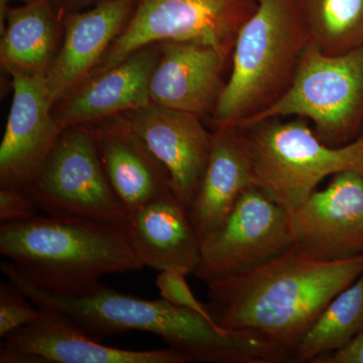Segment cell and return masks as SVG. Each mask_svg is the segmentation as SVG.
I'll use <instances>...</instances> for the list:
<instances>
[{"instance_id": "obj_8", "label": "cell", "mask_w": 363, "mask_h": 363, "mask_svg": "<svg viewBox=\"0 0 363 363\" xmlns=\"http://www.w3.org/2000/svg\"><path fill=\"white\" fill-rule=\"evenodd\" d=\"M257 6V0H138L123 32L91 76L145 45L168 40L212 45L229 57L241 26Z\"/></svg>"}, {"instance_id": "obj_1", "label": "cell", "mask_w": 363, "mask_h": 363, "mask_svg": "<svg viewBox=\"0 0 363 363\" xmlns=\"http://www.w3.org/2000/svg\"><path fill=\"white\" fill-rule=\"evenodd\" d=\"M362 274L363 253L323 260L293 247L264 266L206 284L205 306L222 328L250 332L293 355L332 298Z\"/></svg>"}, {"instance_id": "obj_12", "label": "cell", "mask_w": 363, "mask_h": 363, "mask_svg": "<svg viewBox=\"0 0 363 363\" xmlns=\"http://www.w3.org/2000/svg\"><path fill=\"white\" fill-rule=\"evenodd\" d=\"M11 88L13 101L0 145V189L26 192L63 130L52 116L45 78L13 76Z\"/></svg>"}, {"instance_id": "obj_17", "label": "cell", "mask_w": 363, "mask_h": 363, "mask_svg": "<svg viewBox=\"0 0 363 363\" xmlns=\"http://www.w3.org/2000/svg\"><path fill=\"white\" fill-rule=\"evenodd\" d=\"M90 125L105 175L128 218L150 202L173 192L168 171L124 114Z\"/></svg>"}, {"instance_id": "obj_25", "label": "cell", "mask_w": 363, "mask_h": 363, "mask_svg": "<svg viewBox=\"0 0 363 363\" xmlns=\"http://www.w3.org/2000/svg\"><path fill=\"white\" fill-rule=\"evenodd\" d=\"M37 205L21 191L0 189V223L26 220L38 215Z\"/></svg>"}, {"instance_id": "obj_5", "label": "cell", "mask_w": 363, "mask_h": 363, "mask_svg": "<svg viewBox=\"0 0 363 363\" xmlns=\"http://www.w3.org/2000/svg\"><path fill=\"white\" fill-rule=\"evenodd\" d=\"M255 187L290 212L317 190L326 177L345 171L363 174V136L330 147L302 119L274 118L240 128Z\"/></svg>"}, {"instance_id": "obj_18", "label": "cell", "mask_w": 363, "mask_h": 363, "mask_svg": "<svg viewBox=\"0 0 363 363\" xmlns=\"http://www.w3.org/2000/svg\"><path fill=\"white\" fill-rule=\"evenodd\" d=\"M128 229L143 267L194 274L201 262V238L188 207L173 192L131 214Z\"/></svg>"}, {"instance_id": "obj_15", "label": "cell", "mask_w": 363, "mask_h": 363, "mask_svg": "<svg viewBox=\"0 0 363 363\" xmlns=\"http://www.w3.org/2000/svg\"><path fill=\"white\" fill-rule=\"evenodd\" d=\"M160 43L145 45L108 70L90 76L52 106L62 130L91 124L152 104L150 79Z\"/></svg>"}, {"instance_id": "obj_26", "label": "cell", "mask_w": 363, "mask_h": 363, "mask_svg": "<svg viewBox=\"0 0 363 363\" xmlns=\"http://www.w3.org/2000/svg\"><path fill=\"white\" fill-rule=\"evenodd\" d=\"M313 363H363V331L345 347L322 355Z\"/></svg>"}, {"instance_id": "obj_7", "label": "cell", "mask_w": 363, "mask_h": 363, "mask_svg": "<svg viewBox=\"0 0 363 363\" xmlns=\"http://www.w3.org/2000/svg\"><path fill=\"white\" fill-rule=\"evenodd\" d=\"M26 194L57 218L128 224V214L107 180L90 124L64 128Z\"/></svg>"}, {"instance_id": "obj_13", "label": "cell", "mask_w": 363, "mask_h": 363, "mask_svg": "<svg viewBox=\"0 0 363 363\" xmlns=\"http://www.w3.org/2000/svg\"><path fill=\"white\" fill-rule=\"evenodd\" d=\"M123 114L168 171L174 194L189 207L201 185L213 133L196 114L155 104Z\"/></svg>"}, {"instance_id": "obj_3", "label": "cell", "mask_w": 363, "mask_h": 363, "mask_svg": "<svg viewBox=\"0 0 363 363\" xmlns=\"http://www.w3.org/2000/svg\"><path fill=\"white\" fill-rule=\"evenodd\" d=\"M0 253L45 292L77 297L106 274L143 269L128 224L38 214L0 223Z\"/></svg>"}, {"instance_id": "obj_11", "label": "cell", "mask_w": 363, "mask_h": 363, "mask_svg": "<svg viewBox=\"0 0 363 363\" xmlns=\"http://www.w3.org/2000/svg\"><path fill=\"white\" fill-rule=\"evenodd\" d=\"M294 247L318 259L363 253V174L345 171L288 212Z\"/></svg>"}, {"instance_id": "obj_2", "label": "cell", "mask_w": 363, "mask_h": 363, "mask_svg": "<svg viewBox=\"0 0 363 363\" xmlns=\"http://www.w3.org/2000/svg\"><path fill=\"white\" fill-rule=\"evenodd\" d=\"M0 269L28 300L65 313L95 340L130 331L147 332L164 339L189 362L285 363L288 351L247 331L228 330L199 313L176 307L164 298L145 300L99 284L77 297L40 290L16 269L2 262Z\"/></svg>"}, {"instance_id": "obj_27", "label": "cell", "mask_w": 363, "mask_h": 363, "mask_svg": "<svg viewBox=\"0 0 363 363\" xmlns=\"http://www.w3.org/2000/svg\"><path fill=\"white\" fill-rule=\"evenodd\" d=\"M104 0H51L55 11L62 18H66L69 14L77 13L90 6H95Z\"/></svg>"}, {"instance_id": "obj_21", "label": "cell", "mask_w": 363, "mask_h": 363, "mask_svg": "<svg viewBox=\"0 0 363 363\" xmlns=\"http://www.w3.org/2000/svg\"><path fill=\"white\" fill-rule=\"evenodd\" d=\"M363 331V274L332 298L293 350L294 362H313L345 347Z\"/></svg>"}, {"instance_id": "obj_20", "label": "cell", "mask_w": 363, "mask_h": 363, "mask_svg": "<svg viewBox=\"0 0 363 363\" xmlns=\"http://www.w3.org/2000/svg\"><path fill=\"white\" fill-rule=\"evenodd\" d=\"M0 44L2 70L16 75L45 78L64 38V18L51 0H33L9 7Z\"/></svg>"}, {"instance_id": "obj_6", "label": "cell", "mask_w": 363, "mask_h": 363, "mask_svg": "<svg viewBox=\"0 0 363 363\" xmlns=\"http://www.w3.org/2000/svg\"><path fill=\"white\" fill-rule=\"evenodd\" d=\"M288 116L312 121L330 147L351 143L363 121V47L329 56L309 43L285 94L240 128Z\"/></svg>"}, {"instance_id": "obj_24", "label": "cell", "mask_w": 363, "mask_h": 363, "mask_svg": "<svg viewBox=\"0 0 363 363\" xmlns=\"http://www.w3.org/2000/svg\"><path fill=\"white\" fill-rule=\"evenodd\" d=\"M186 277L187 274L178 271L159 272L156 285L160 295L176 307L199 313L208 319L213 320L208 313L206 306L196 298L186 281Z\"/></svg>"}, {"instance_id": "obj_22", "label": "cell", "mask_w": 363, "mask_h": 363, "mask_svg": "<svg viewBox=\"0 0 363 363\" xmlns=\"http://www.w3.org/2000/svg\"><path fill=\"white\" fill-rule=\"evenodd\" d=\"M310 43L337 56L363 47V0H301Z\"/></svg>"}, {"instance_id": "obj_29", "label": "cell", "mask_w": 363, "mask_h": 363, "mask_svg": "<svg viewBox=\"0 0 363 363\" xmlns=\"http://www.w3.org/2000/svg\"><path fill=\"white\" fill-rule=\"evenodd\" d=\"M362 136H363V135H362Z\"/></svg>"}, {"instance_id": "obj_14", "label": "cell", "mask_w": 363, "mask_h": 363, "mask_svg": "<svg viewBox=\"0 0 363 363\" xmlns=\"http://www.w3.org/2000/svg\"><path fill=\"white\" fill-rule=\"evenodd\" d=\"M138 0H104L64 18V38L45 77L52 106L82 84L123 32Z\"/></svg>"}, {"instance_id": "obj_16", "label": "cell", "mask_w": 363, "mask_h": 363, "mask_svg": "<svg viewBox=\"0 0 363 363\" xmlns=\"http://www.w3.org/2000/svg\"><path fill=\"white\" fill-rule=\"evenodd\" d=\"M228 56L197 42L160 43L150 79L152 104L201 116L212 111L225 83L222 71Z\"/></svg>"}, {"instance_id": "obj_23", "label": "cell", "mask_w": 363, "mask_h": 363, "mask_svg": "<svg viewBox=\"0 0 363 363\" xmlns=\"http://www.w3.org/2000/svg\"><path fill=\"white\" fill-rule=\"evenodd\" d=\"M28 298L11 283L0 284V337L6 338L13 332L39 319L42 311L35 309Z\"/></svg>"}, {"instance_id": "obj_9", "label": "cell", "mask_w": 363, "mask_h": 363, "mask_svg": "<svg viewBox=\"0 0 363 363\" xmlns=\"http://www.w3.org/2000/svg\"><path fill=\"white\" fill-rule=\"evenodd\" d=\"M294 247L288 211L259 188L241 194L217 230L201 241L194 272L205 284L245 274Z\"/></svg>"}, {"instance_id": "obj_28", "label": "cell", "mask_w": 363, "mask_h": 363, "mask_svg": "<svg viewBox=\"0 0 363 363\" xmlns=\"http://www.w3.org/2000/svg\"><path fill=\"white\" fill-rule=\"evenodd\" d=\"M11 1H13V0H0V30L4 28L6 13L9 7V2ZM21 1L28 4V2H32L33 0H21Z\"/></svg>"}, {"instance_id": "obj_4", "label": "cell", "mask_w": 363, "mask_h": 363, "mask_svg": "<svg viewBox=\"0 0 363 363\" xmlns=\"http://www.w3.org/2000/svg\"><path fill=\"white\" fill-rule=\"evenodd\" d=\"M295 0H257L233 50V71L217 98L215 125L241 126L283 96L309 45Z\"/></svg>"}, {"instance_id": "obj_10", "label": "cell", "mask_w": 363, "mask_h": 363, "mask_svg": "<svg viewBox=\"0 0 363 363\" xmlns=\"http://www.w3.org/2000/svg\"><path fill=\"white\" fill-rule=\"evenodd\" d=\"M39 319L4 338L1 363H188L173 348L130 350L104 345L88 335L65 313L37 305Z\"/></svg>"}, {"instance_id": "obj_19", "label": "cell", "mask_w": 363, "mask_h": 363, "mask_svg": "<svg viewBox=\"0 0 363 363\" xmlns=\"http://www.w3.org/2000/svg\"><path fill=\"white\" fill-rule=\"evenodd\" d=\"M255 187L252 161L242 130L216 125L201 185L189 205V215L201 241L222 225L248 188Z\"/></svg>"}]
</instances>
